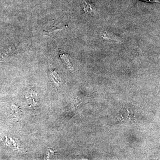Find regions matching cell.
I'll list each match as a JSON object with an SVG mask.
<instances>
[{
  "label": "cell",
  "mask_w": 160,
  "mask_h": 160,
  "mask_svg": "<svg viewBox=\"0 0 160 160\" xmlns=\"http://www.w3.org/2000/svg\"><path fill=\"white\" fill-rule=\"evenodd\" d=\"M60 56L65 61L66 65H67V66H68L69 69H71V70H72L73 67H72V65H71V62H70V58L69 55L63 54L60 55Z\"/></svg>",
  "instance_id": "obj_3"
},
{
  "label": "cell",
  "mask_w": 160,
  "mask_h": 160,
  "mask_svg": "<svg viewBox=\"0 0 160 160\" xmlns=\"http://www.w3.org/2000/svg\"><path fill=\"white\" fill-rule=\"evenodd\" d=\"M51 76L53 82L58 87H59L61 83V79L59 77L57 72L55 71L52 72Z\"/></svg>",
  "instance_id": "obj_1"
},
{
  "label": "cell",
  "mask_w": 160,
  "mask_h": 160,
  "mask_svg": "<svg viewBox=\"0 0 160 160\" xmlns=\"http://www.w3.org/2000/svg\"><path fill=\"white\" fill-rule=\"evenodd\" d=\"M144 2H148L150 3H159V0H141Z\"/></svg>",
  "instance_id": "obj_4"
},
{
  "label": "cell",
  "mask_w": 160,
  "mask_h": 160,
  "mask_svg": "<svg viewBox=\"0 0 160 160\" xmlns=\"http://www.w3.org/2000/svg\"><path fill=\"white\" fill-rule=\"evenodd\" d=\"M84 10L86 13L91 14L92 12H94V9L92 4L85 2L84 4Z\"/></svg>",
  "instance_id": "obj_2"
}]
</instances>
